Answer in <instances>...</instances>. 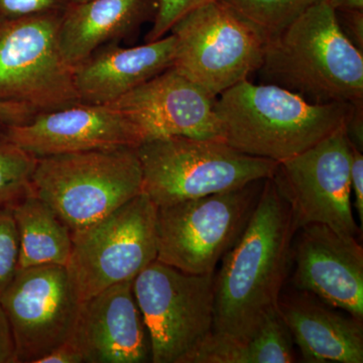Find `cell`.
Here are the masks:
<instances>
[{"label":"cell","mask_w":363,"mask_h":363,"mask_svg":"<svg viewBox=\"0 0 363 363\" xmlns=\"http://www.w3.org/2000/svg\"><path fill=\"white\" fill-rule=\"evenodd\" d=\"M264 182L247 225L215 274L212 336L222 340L250 338L278 311L292 259V211L272 179Z\"/></svg>","instance_id":"cell-1"},{"label":"cell","mask_w":363,"mask_h":363,"mask_svg":"<svg viewBox=\"0 0 363 363\" xmlns=\"http://www.w3.org/2000/svg\"><path fill=\"white\" fill-rule=\"evenodd\" d=\"M262 83L285 88L315 104L363 101V51L321 0L267 39Z\"/></svg>","instance_id":"cell-2"},{"label":"cell","mask_w":363,"mask_h":363,"mask_svg":"<svg viewBox=\"0 0 363 363\" xmlns=\"http://www.w3.org/2000/svg\"><path fill=\"white\" fill-rule=\"evenodd\" d=\"M351 105L311 104L285 88L245 80L219 95L214 111L223 142L279 162L342 128Z\"/></svg>","instance_id":"cell-3"},{"label":"cell","mask_w":363,"mask_h":363,"mask_svg":"<svg viewBox=\"0 0 363 363\" xmlns=\"http://www.w3.org/2000/svg\"><path fill=\"white\" fill-rule=\"evenodd\" d=\"M30 191L73 233L143 193L142 164L131 147L38 157Z\"/></svg>","instance_id":"cell-4"},{"label":"cell","mask_w":363,"mask_h":363,"mask_svg":"<svg viewBox=\"0 0 363 363\" xmlns=\"http://www.w3.org/2000/svg\"><path fill=\"white\" fill-rule=\"evenodd\" d=\"M143 193L157 207L245 187L272 178L278 162L253 157L223 140L169 136L136 147Z\"/></svg>","instance_id":"cell-5"},{"label":"cell","mask_w":363,"mask_h":363,"mask_svg":"<svg viewBox=\"0 0 363 363\" xmlns=\"http://www.w3.org/2000/svg\"><path fill=\"white\" fill-rule=\"evenodd\" d=\"M174 68L210 96L259 71L269 37L223 0H205L173 28Z\"/></svg>","instance_id":"cell-6"},{"label":"cell","mask_w":363,"mask_h":363,"mask_svg":"<svg viewBox=\"0 0 363 363\" xmlns=\"http://www.w3.org/2000/svg\"><path fill=\"white\" fill-rule=\"evenodd\" d=\"M215 274H194L155 260L133 281L149 333L152 362L187 363L212 334Z\"/></svg>","instance_id":"cell-7"},{"label":"cell","mask_w":363,"mask_h":363,"mask_svg":"<svg viewBox=\"0 0 363 363\" xmlns=\"http://www.w3.org/2000/svg\"><path fill=\"white\" fill-rule=\"evenodd\" d=\"M67 272L80 302L133 281L157 260V206L145 193L72 233Z\"/></svg>","instance_id":"cell-8"},{"label":"cell","mask_w":363,"mask_h":363,"mask_svg":"<svg viewBox=\"0 0 363 363\" xmlns=\"http://www.w3.org/2000/svg\"><path fill=\"white\" fill-rule=\"evenodd\" d=\"M259 182L157 207V260L188 274L214 272L247 225Z\"/></svg>","instance_id":"cell-9"},{"label":"cell","mask_w":363,"mask_h":363,"mask_svg":"<svg viewBox=\"0 0 363 363\" xmlns=\"http://www.w3.org/2000/svg\"><path fill=\"white\" fill-rule=\"evenodd\" d=\"M61 14L0 18V101L38 113L80 102L73 69L60 51Z\"/></svg>","instance_id":"cell-10"},{"label":"cell","mask_w":363,"mask_h":363,"mask_svg":"<svg viewBox=\"0 0 363 363\" xmlns=\"http://www.w3.org/2000/svg\"><path fill=\"white\" fill-rule=\"evenodd\" d=\"M351 147L344 125L297 156L279 162L272 180L288 202L297 230L309 224L331 227L357 238L351 208Z\"/></svg>","instance_id":"cell-11"},{"label":"cell","mask_w":363,"mask_h":363,"mask_svg":"<svg viewBox=\"0 0 363 363\" xmlns=\"http://www.w3.org/2000/svg\"><path fill=\"white\" fill-rule=\"evenodd\" d=\"M66 267L20 269L0 295L16 363H37L70 338L80 307Z\"/></svg>","instance_id":"cell-12"},{"label":"cell","mask_w":363,"mask_h":363,"mask_svg":"<svg viewBox=\"0 0 363 363\" xmlns=\"http://www.w3.org/2000/svg\"><path fill=\"white\" fill-rule=\"evenodd\" d=\"M215 100L171 67L107 105L130 119L143 143L169 136L222 140Z\"/></svg>","instance_id":"cell-13"},{"label":"cell","mask_w":363,"mask_h":363,"mask_svg":"<svg viewBox=\"0 0 363 363\" xmlns=\"http://www.w3.org/2000/svg\"><path fill=\"white\" fill-rule=\"evenodd\" d=\"M7 138L35 157L111 147H138L143 140L123 112L107 104H79L39 112L6 125Z\"/></svg>","instance_id":"cell-14"},{"label":"cell","mask_w":363,"mask_h":363,"mask_svg":"<svg viewBox=\"0 0 363 363\" xmlns=\"http://www.w3.org/2000/svg\"><path fill=\"white\" fill-rule=\"evenodd\" d=\"M298 230L292 250L295 288L363 320V248L357 238L319 223Z\"/></svg>","instance_id":"cell-15"},{"label":"cell","mask_w":363,"mask_h":363,"mask_svg":"<svg viewBox=\"0 0 363 363\" xmlns=\"http://www.w3.org/2000/svg\"><path fill=\"white\" fill-rule=\"evenodd\" d=\"M68 342L83 363L152 362L150 336L133 281L117 284L81 302Z\"/></svg>","instance_id":"cell-16"},{"label":"cell","mask_w":363,"mask_h":363,"mask_svg":"<svg viewBox=\"0 0 363 363\" xmlns=\"http://www.w3.org/2000/svg\"><path fill=\"white\" fill-rule=\"evenodd\" d=\"M176 37L131 48L106 45L73 68V82L82 104H107L174 65Z\"/></svg>","instance_id":"cell-17"},{"label":"cell","mask_w":363,"mask_h":363,"mask_svg":"<svg viewBox=\"0 0 363 363\" xmlns=\"http://www.w3.org/2000/svg\"><path fill=\"white\" fill-rule=\"evenodd\" d=\"M334 309L304 291L281 296L278 304L305 362L362 363L363 320Z\"/></svg>","instance_id":"cell-18"},{"label":"cell","mask_w":363,"mask_h":363,"mask_svg":"<svg viewBox=\"0 0 363 363\" xmlns=\"http://www.w3.org/2000/svg\"><path fill=\"white\" fill-rule=\"evenodd\" d=\"M157 0L69 2L61 14L59 45L72 69L107 43L123 39L154 18Z\"/></svg>","instance_id":"cell-19"},{"label":"cell","mask_w":363,"mask_h":363,"mask_svg":"<svg viewBox=\"0 0 363 363\" xmlns=\"http://www.w3.org/2000/svg\"><path fill=\"white\" fill-rule=\"evenodd\" d=\"M11 208L20 240L18 269L45 264L66 267L73 238L58 214L32 191Z\"/></svg>","instance_id":"cell-20"},{"label":"cell","mask_w":363,"mask_h":363,"mask_svg":"<svg viewBox=\"0 0 363 363\" xmlns=\"http://www.w3.org/2000/svg\"><path fill=\"white\" fill-rule=\"evenodd\" d=\"M293 338L279 312L272 313L250 338L222 340L209 336L187 363H291Z\"/></svg>","instance_id":"cell-21"},{"label":"cell","mask_w":363,"mask_h":363,"mask_svg":"<svg viewBox=\"0 0 363 363\" xmlns=\"http://www.w3.org/2000/svg\"><path fill=\"white\" fill-rule=\"evenodd\" d=\"M38 157L0 133V207H11L30 193Z\"/></svg>","instance_id":"cell-22"},{"label":"cell","mask_w":363,"mask_h":363,"mask_svg":"<svg viewBox=\"0 0 363 363\" xmlns=\"http://www.w3.org/2000/svg\"><path fill=\"white\" fill-rule=\"evenodd\" d=\"M267 37L281 32L321 0H223Z\"/></svg>","instance_id":"cell-23"},{"label":"cell","mask_w":363,"mask_h":363,"mask_svg":"<svg viewBox=\"0 0 363 363\" xmlns=\"http://www.w3.org/2000/svg\"><path fill=\"white\" fill-rule=\"evenodd\" d=\"M20 240L11 207H0V295L18 271Z\"/></svg>","instance_id":"cell-24"},{"label":"cell","mask_w":363,"mask_h":363,"mask_svg":"<svg viewBox=\"0 0 363 363\" xmlns=\"http://www.w3.org/2000/svg\"><path fill=\"white\" fill-rule=\"evenodd\" d=\"M204 1L205 0H157L152 28L147 33L145 43L154 42L168 35L177 21Z\"/></svg>","instance_id":"cell-25"},{"label":"cell","mask_w":363,"mask_h":363,"mask_svg":"<svg viewBox=\"0 0 363 363\" xmlns=\"http://www.w3.org/2000/svg\"><path fill=\"white\" fill-rule=\"evenodd\" d=\"M69 0H0V18L63 13Z\"/></svg>","instance_id":"cell-26"},{"label":"cell","mask_w":363,"mask_h":363,"mask_svg":"<svg viewBox=\"0 0 363 363\" xmlns=\"http://www.w3.org/2000/svg\"><path fill=\"white\" fill-rule=\"evenodd\" d=\"M350 188L354 195V205L360 224H363V155L351 145Z\"/></svg>","instance_id":"cell-27"},{"label":"cell","mask_w":363,"mask_h":363,"mask_svg":"<svg viewBox=\"0 0 363 363\" xmlns=\"http://www.w3.org/2000/svg\"><path fill=\"white\" fill-rule=\"evenodd\" d=\"M336 16L344 35L363 51V11H336Z\"/></svg>","instance_id":"cell-28"},{"label":"cell","mask_w":363,"mask_h":363,"mask_svg":"<svg viewBox=\"0 0 363 363\" xmlns=\"http://www.w3.org/2000/svg\"><path fill=\"white\" fill-rule=\"evenodd\" d=\"M344 130L351 145L363 150V101L352 104L344 123Z\"/></svg>","instance_id":"cell-29"},{"label":"cell","mask_w":363,"mask_h":363,"mask_svg":"<svg viewBox=\"0 0 363 363\" xmlns=\"http://www.w3.org/2000/svg\"><path fill=\"white\" fill-rule=\"evenodd\" d=\"M38 112L20 102L0 101V123L4 125L26 123Z\"/></svg>","instance_id":"cell-30"},{"label":"cell","mask_w":363,"mask_h":363,"mask_svg":"<svg viewBox=\"0 0 363 363\" xmlns=\"http://www.w3.org/2000/svg\"><path fill=\"white\" fill-rule=\"evenodd\" d=\"M0 363H16L13 333L1 305H0Z\"/></svg>","instance_id":"cell-31"},{"label":"cell","mask_w":363,"mask_h":363,"mask_svg":"<svg viewBox=\"0 0 363 363\" xmlns=\"http://www.w3.org/2000/svg\"><path fill=\"white\" fill-rule=\"evenodd\" d=\"M37 363H83L77 350L67 341L52 352L40 358Z\"/></svg>","instance_id":"cell-32"},{"label":"cell","mask_w":363,"mask_h":363,"mask_svg":"<svg viewBox=\"0 0 363 363\" xmlns=\"http://www.w3.org/2000/svg\"><path fill=\"white\" fill-rule=\"evenodd\" d=\"M335 11H363V0H326Z\"/></svg>","instance_id":"cell-33"},{"label":"cell","mask_w":363,"mask_h":363,"mask_svg":"<svg viewBox=\"0 0 363 363\" xmlns=\"http://www.w3.org/2000/svg\"><path fill=\"white\" fill-rule=\"evenodd\" d=\"M86 1V0H69V2H81Z\"/></svg>","instance_id":"cell-34"}]
</instances>
